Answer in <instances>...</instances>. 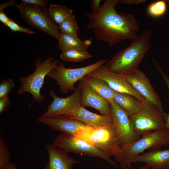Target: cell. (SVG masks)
<instances>
[{"label": "cell", "mask_w": 169, "mask_h": 169, "mask_svg": "<svg viewBox=\"0 0 169 169\" xmlns=\"http://www.w3.org/2000/svg\"><path fill=\"white\" fill-rule=\"evenodd\" d=\"M157 69L161 75L164 80L167 86L169 93V76L166 75L158 66L155 60L153 59ZM163 130L169 133V111L165 121Z\"/></svg>", "instance_id": "cell-29"}, {"label": "cell", "mask_w": 169, "mask_h": 169, "mask_svg": "<svg viewBox=\"0 0 169 169\" xmlns=\"http://www.w3.org/2000/svg\"><path fill=\"white\" fill-rule=\"evenodd\" d=\"M89 74L103 79L115 92L131 95L141 102L145 100L129 84L125 76L112 72L104 65L98 67Z\"/></svg>", "instance_id": "cell-12"}, {"label": "cell", "mask_w": 169, "mask_h": 169, "mask_svg": "<svg viewBox=\"0 0 169 169\" xmlns=\"http://www.w3.org/2000/svg\"><path fill=\"white\" fill-rule=\"evenodd\" d=\"M59 63L57 59H54L51 57H48L43 62H41L40 59H38L34 64L36 67L34 71L27 77L20 78L21 86L17 90L18 94L28 92L32 95L33 101L38 102H43L44 96L41 95L40 92L45 77Z\"/></svg>", "instance_id": "cell-6"}, {"label": "cell", "mask_w": 169, "mask_h": 169, "mask_svg": "<svg viewBox=\"0 0 169 169\" xmlns=\"http://www.w3.org/2000/svg\"><path fill=\"white\" fill-rule=\"evenodd\" d=\"M0 169H17L16 165L13 163L11 162L0 167Z\"/></svg>", "instance_id": "cell-35"}, {"label": "cell", "mask_w": 169, "mask_h": 169, "mask_svg": "<svg viewBox=\"0 0 169 169\" xmlns=\"http://www.w3.org/2000/svg\"><path fill=\"white\" fill-rule=\"evenodd\" d=\"M136 141L120 146V155L115 160L123 169H130L133 160L151 148H161L169 144V133L163 130L149 132L142 135Z\"/></svg>", "instance_id": "cell-4"}, {"label": "cell", "mask_w": 169, "mask_h": 169, "mask_svg": "<svg viewBox=\"0 0 169 169\" xmlns=\"http://www.w3.org/2000/svg\"><path fill=\"white\" fill-rule=\"evenodd\" d=\"M14 87V84L12 79H6L1 81L0 83V98L8 96Z\"/></svg>", "instance_id": "cell-27"}, {"label": "cell", "mask_w": 169, "mask_h": 169, "mask_svg": "<svg viewBox=\"0 0 169 169\" xmlns=\"http://www.w3.org/2000/svg\"><path fill=\"white\" fill-rule=\"evenodd\" d=\"M48 11L51 18L57 25L73 13V11L70 8L64 5L56 4H51L48 8Z\"/></svg>", "instance_id": "cell-22"}, {"label": "cell", "mask_w": 169, "mask_h": 169, "mask_svg": "<svg viewBox=\"0 0 169 169\" xmlns=\"http://www.w3.org/2000/svg\"><path fill=\"white\" fill-rule=\"evenodd\" d=\"M79 83L82 91L81 106L93 108L102 115L111 117L110 102L94 92L82 79Z\"/></svg>", "instance_id": "cell-16"}, {"label": "cell", "mask_w": 169, "mask_h": 169, "mask_svg": "<svg viewBox=\"0 0 169 169\" xmlns=\"http://www.w3.org/2000/svg\"><path fill=\"white\" fill-rule=\"evenodd\" d=\"M45 169H49L48 166L47 164L46 165Z\"/></svg>", "instance_id": "cell-37"}, {"label": "cell", "mask_w": 169, "mask_h": 169, "mask_svg": "<svg viewBox=\"0 0 169 169\" xmlns=\"http://www.w3.org/2000/svg\"><path fill=\"white\" fill-rule=\"evenodd\" d=\"M76 137L115 159L120 155L121 147L112 122L97 127L86 126L80 128Z\"/></svg>", "instance_id": "cell-3"}, {"label": "cell", "mask_w": 169, "mask_h": 169, "mask_svg": "<svg viewBox=\"0 0 169 169\" xmlns=\"http://www.w3.org/2000/svg\"><path fill=\"white\" fill-rule=\"evenodd\" d=\"M82 79L92 90L99 95L109 102L114 100L115 92L103 79L89 74L85 76Z\"/></svg>", "instance_id": "cell-19"}, {"label": "cell", "mask_w": 169, "mask_h": 169, "mask_svg": "<svg viewBox=\"0 0 169 169\" xmlns=\"http://www.w3.org/2000/svg\"><path fill=\"white\" fill-rule=\"evenodd\" d=\"M138 169H150L145 166H140Z\"/></svg>", "instance_id": "cell-36"}, {"label": "cell", "mask_w": 169, "mask_h": 169, "mask_svg": "<svg viewBox=\"0 0 169 169\" xmlns=\"http://www.w3.org/2000/svg\"><path fill=\"white\" fill-rule=\"evenodd\" d=\"M52 145L68 152H72L89 156L100 158L116 167L115 162L104 152L77 138L64 133L59 135L53 142Z\"/></svg>", "instance_id": "cell-9"}, {"label": "cell", "mask_w": 169, "mask_h": 169, "mask_svg": "<svg viewBox=\"0 0 169 169\" xmlns=\"http://www.w3.org/2000/svg\"><path fill=\"white\" fill-rule=\"evenodd\" d=\"M166 117L155 105L146 100L142 102L139 111L129 116L132 130L141 136L163 130Z\"/></svg>", "instance_id": "cell-5"}, {"label": "cell", "mask_w": 169, "mask_h": 169, "mask_svg": "<svg viewBox=\"0 0 169 169\" xmlns=\"http://www.w3.org/2000/svg\"><path fill=\"white\" fill-rule=\"evenodd\" d=\"M22 3L42 7H46L48 1L46 0H22Z\"/></svg>", "instance_id": "cell-30"}, {"label": "cell", "mask_w": 169, "mask_h": 169, "mask_svg": "<svg viewBox=\"0 0 169 169\" xmlns=\"http://www.w3.org/2000/svg\"><path fill=\"white\" fill-rule=\"evenodd\" d=\"M120 0H106L98 9L87 13L89 23L86 29L92 30L97 40L110 47L124 40H133L139 26L131 13H119L115 7Z\"/></svg>", "instance_id": "cell-1"}, {"label": "cell", "mask_w": 169, "mask_h": 169, "mask_svg": "<svg viewBox=\"0 0 169 169\" xmlns=\"http://www.w3.org/2000/svg\"><path fill=\"white\" fill-rule=\"evenodd\" d=\"M49 94L53 98V100L49 106L47 110L41 116L42 117L67 115L81 105L82 91L79 83L73 93L66 97H58L52 88Z\"/></svg>", "instance_id": "cell-11"}, {"label": "cell", "mask_w": 169, "mask_h": 169, "mask_svg": "<svg viewBox=\"0 0 169 169\" xmlns=\"http://www.w3.org/2000/svg\"><path fill=\"white\" fill-rule=\"evenodd\" d=\"M114 100L129 116L138 112L141 106V101L127 94L115 92Z\"/></svg>", "instance_id": "cell-20"}, {"label": "cell", "mask_w": 169, "mask_h": 169, "mask_svg": "<svg viewBox=\"0 0 169 169\" xmlns=\"http://www.w3.org/2000/svg\"><path fill=\"white\" fill-rule=\"evenodd\" d=\"M125 77L128 82L146 100L155 105L167 117V115L163 110L159 96L143 71L137 69L126 75Z\"/></svg>", "instance_id": "cell-13"}, {"label": "cell", "mask_w": 169, "mask_h": 169, "mask_svg": "<svg viewBox=\"0 0 169 169\" xmlns=\"http://www.w3.org/2000/svg\"><path fill=\"white\" fill-rule=\"evenodd\" d=\"M146 1V0H123L120 1V3L126 5H137Z\"/></svg>", "instance_id": "cell-32"}, {"label": "cell", "mask_w": 169, "mask_h": 169, "mask_svg": "<svg viewBox=\"0 0 169 169\" xmlns=\"http://www.w3.org/2000/svg\"><path fill=\"white\" fill-rule=\"evenodd\" d=\"M10 105L8 96L0 98V114L7 111L8 107Z\"/></svg>", "instance_id": "cell-31"}, {"label": "cell", "mask_w": 169, "mask_h": 169, "mask_svg": "<svg viewBox=\"0 0 169 169\" xmlns=\"http://www.w3.org/2000/svg\"><path fill=\"white\" fill-rule=\"evenodd\" d=\"M58 40V43L57 46L62 52L74 49L87 50L92 44L90 40H82L79 38L60 32Z\"/></svg>", "instance_id": "cell-21"}, {"label": "cell", "mask_w": 169, "mask_h": 169, "mask_svg": "<svg viewBox=\"0 0 169 169\" xmlns=\"http://www.w3.org/2000/svg\"><path fill=\"white\" fill-rule=\"evenodd\" d=\"M139 162L144 163L145 166L150 169H169V149L152 148L136 156L132 163Z\"/></svg>", "instance_id": "cell-15"}, {"label": "cell", "mask_w": 169, "mask_h": 169, "mask_svg": "<svg viewBox=\"0 0 169 169\" xmlns=\"http://www.w3.org/2000/svg\"><path fill=\"white\" fill-rule=\"evenodd\" d=\"M45 147L48 153L49 169H72L73 165L78 163L69 156L68 152L52 144L46 145Z\"/></svg>", "instance_id": "cell-17"}, {"label": "cell", "mask_w": 169, "mask_h": 169, "mask_svg": "<svg viewBox=\"0 0 169 169\" xmlns=\"http://www.w3.org/2000/svg\"><path fill=\"white\" fill-rule=\"evenodd\" d=\"M10 154L4 139L0 137V167L9 162Z\"/></svg>", "instance_id": "cell-26"}, {"label": "cell", "mask_w": 169, "mask_h": 169, "mask_svg": "<svg viewBox=\"0 0 169 169\" xmlns=\"http://www.w3.org/2000/svg\"><path fill=\"white\" fill-rule=\"evenodd\" d=\"M12 32H20L28 34H35V33L29 28H24L18 25L12 19L9 20L6 25Z\"/></svg>", "instance_id": "cell-28"}, {"label": "cell", "mask_w": 169, "mask_h": 169, "mask_svg": "<svg viewBox=\"0 0 169 169\" xmlns=\"http://www.w3.org/2000/svg\"><path fill=\"white\" fill-rule=\"evenodd\" d=\"M67 115L81 122L87 126L93 127H97L113 122L111 117L94 113L81 105Z\"/></svg>", "instance_id": "cell-18"}, {"label": "cell", "mask_w": 169, "mask_h": 169, "mask_svg": "<svg viewBox=\"0 0 169 169\" xmlns=\"http://www.w3.org/2000/svg\"><path fill=\"white\" fill-rule=\"evenodd\" d=\"M22 18L31 27L38 29L58 39L60 32L58 25L51 18L48 8L35 6L22 3L14 5Z\"/></svg>", "instance_id": "cell-8"}, {"label": "cell", "mask_w": 169, "mask_h": 169, "mask_svg": "<svg viewBox=\"0 0 169 169\" xmlns=\"http://www.w3.org/2000/svg\"><path fill=\"white\" fill-rule=\"evenodd\" d=\"M58 26L61 33L79 38L78 32L79 28L74 15L69 16Z\"/></svg>", "instance_id": "cell-24"}, {"label": "cell", "mask_w": 169, "mask_h": 169, "mask_svg": "<svg viewBox=\"0 0 169 169\" xmlns=\"http://www.w3.org/2000/svg\"><path fill=\"white\" fill-rule=\"evenodd\" d=\"M92 57L87 50L74 49L62 52L60 57L62 60L72 62H79Z\"/></svg>", "instance_id": "cell-23"}, {"label": "cell", "mask_w": 169, "mask_h": 169, "mask_svg": "<svg viewBox=\"0 0 169 169\" xmlns=\"http://www.w3.org/2000/svg\"><path fill=\"white\" fill-rule=\"evenodd\" d=\"M151 33L149 30L137 36L129 46L117 52L105 67L112 72L124 76L137 69L150 47Z\"/></svg>", "instance_id": "cell-2"}, {"label": "cell", "mask_w": 169, "mask_h": 169, "mask_svg": "<svg viewBox=\"0 0 169 169\" xmlns=\"http://www.w3.org/2000/svg\"><path fill=\"white\" fill-rule=\"evenodd\" d=\"M166 2L159 0L150 3L147 9L148 14L153 18H159L163 16L167 11Z\"/></svg>", "instance_id": "cell-25"}, {"label": "cell", "mask_w": 169, "mask_h": 169, "mask_svg": "<svg viewBox=\"0 0 169 169\" xmlns=\"http://www.w3.org/2000/svg\"><path fill=\"white\" fill-rule=\"evenodd\" d=\"M110 105L112 123L120 146L139 139L141 136L132 130L128 115L114 100L110 102Z\"/></svg>", "instance_id": "cell-10"}, {"label": "cell", "mask_w": 169, "mask_h": 169, "mask_svg": "<svg viewBox=\"0 0 169 169\" xmlns=\"http://www.w3.org/2000/svg\"><path fill=\"white\" fill-rule=\"evenodd\" d=\"M101 0H92L90 3V7L92 11L96 10L100 7Z\"/></svg>", "instance_id": "cell-34"}, {"label": "cell", "mask_w": 169, "mask_h": 169, "mask_svg": "<svg viewBox=\"0 0 169 169\" xmlns=\"http://www.w3.org/2000/svg\"><path fill=\"white\" fill-rule=\"evenodd\" d=\"M107 61L106 59H101L89 65L76 68H66L62 63L59 62L47 76L56 81L61 93L63 94L68 93L69 90L74 91L75 89L74 85L77 82Z\"/></svg>", "instance_id": "cell-7"}, {"label": "cell", "mask_w": 169, "mask_h": 169, "mask_svg": "<svg viewBox=\"0 0 169 169\" xmlns=\"http://www.w3.org/2000/svg\"><path fill=\"white\" fill-rule=\"evenodd\" d=\"M15 1L14 0H10L5 3L1 4L0 5V12H3L4 9L7 7L11 5H14Z\"/></svg>", "instance_id": "cell-33"}, {"label": "cell", "mask_w": 169, "mask_h": 169, "mask_svg": "<svg viewBox=\"0 0 169 169\" xmlns=\"http://www.w3.org/2000/svg\"><path fill=\"white\" fill-rule=\"evenodd\" d=\"M38 122L44 124L54 130L66 134L76 136L77 131L87 126L81 122L67 115L39 118Z\"/></svg>", "instance_id": "cell-14"}]
</instances>
